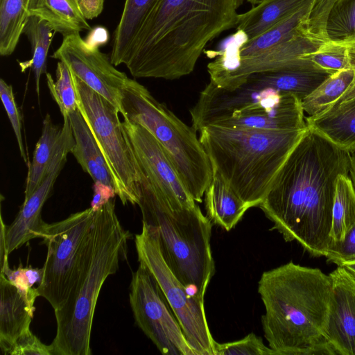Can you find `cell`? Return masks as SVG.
Masks as SVG:
<instances>
[{
	"label": "cell",
	"mask_w": 355,
	"mask_h": 355,
	"mask_svg": "<svg viewBox=\"0 0 355 355\" xmlns=\"http://www.w3.org/2000/svg\"><path fill=\"white\" fill-rule=\"evenodd\" d=\"M306 128L270 131L207 125L199 139L227 184L250 209L259 207Z\"/></svg>",
	"instance_id": "5b68a950"
},
{
	"label": "cell",
	"mask_w": 355,
	"mask_h": 355,
	"mask_svg": "<svg viewBox=\"0 0 355 355\" xmlns=\"http://www.w3.org/2000/svg\"><path fill=\"white\" fill-rule=\"evenodd\" d=\"M354 225L355 191L349 175L344 174L338 178L336 184L329 248L342 241Z\"/></svg>",
	"instance_id": "f546056e"
},
{
	"label": "cell",
	"mask_w": 355,
	"mask_h": 355,
	"mask_svg": "<svg viewBox=\"0 0 355 355\" xmlns=\"http://www.w3.org/2000/svg\"><path fill=\"white\" fill-rule=\"evenodd\" d=\"M325 257L327 261L337 266L355 260V225L347 232L342 241L329 247Z\"/></svg>",
	"instance_id": "ab89813d"
},
{
	"label": "cell",
	"mask_w": 355,
	"mask_h": 355,
	"mask_svg": "<svg viewBox=\"0 0 355 355\" xmlns=\"http://www.w3.org/2000/svg\"><path fill=\"white\" fill-rule=\"evenodd\" d=\"M340 0H315L306 25V33L311 37L327 41L326 25L329 14Z\"/></svg>",
	"instance_id": "8d00e7d4"
},
{
	"label": "cell",
	"mask_w": 355,
	"mask_h": 355,
	"mask_svg": "<svg viewBox=\"0 0 355 355\" xmlns=\"http://www.w3.org/2000/svg\"><path fill=\"white\" fill-rule=\"evenodd\" d=\"M355 83V69L338 71L329 75L302 101L304 113L317 114L343 97Z\"/></svg>",
	"instance_id": "83f0119b"
},
{
	"label": "cell",
	"mask_w": 355,
	"mask_h": 355,
	"mask_svg": "<svg viewBox=\"0 0 355 355\" xmlns=\"http://www.w3.org/2000/svg\"><path fill=\"white\" fill-rule=\"evenodd\" d=\"M323 42L310 37L306 32H301L252 55L239 57L220 50L207 64L209 81L219 87L232 90L253 73L294 68L317 69L305 57L317 51Z\"/></svg>",
	"instance_id": "8fae6325"
},
{
	"label": "cell",
	"mask_w": 355,
	"mask_h": 355,
	"mask_svg": "<svg viewBox=\"0 0 355 355\" xmlns=\"http://www.w3.org/2000/svg\"><path fill=\"white\" fill-rule=\"evenodd\" d=\"M1 273L17 286L30 289L35 288L34 285L35 284L39 286L41 283L43 277V269L42 268H38L31 266L26 268L19 266L16 269H11L8 263H6L1 265Z\"/></svg>",
	"instance_id": "74e56055"
},
{
	"label": "cell",
	"mask_w": 355,
	"mask_h": 355,
	"mask_svg": "<svg viewBox=\"0 0 355 355\" xmlns=\"http://www.w3.org/2000/svg\"><path fill=\"white\" fill-rule=\"evenodd\" d=\"M138 205L142 222L155 229L162 256L173 273L192 295L204 301L215 272L210 219L197 204L171 207L146 175Z\"/></svg>",
	"instance_id": "8992f818"
},
{
	"label": "cell",
	"mask_w": 355,
	"mask_h": 355,
	"mask_svg": "<svg viewBox=\"0 0 355 355\" xmlns=\"http://www.w3.org/2000/svg\"><path fill=\"white\" fill-rule=\"evenodd\" d=\"M95 212L90 207L46 225L42 239L47 254L37 288L54 311L65 304L78 278L92 245Z\"/></svg>",
	"instance_id": "9c48e42d"
},
{
	"label": "cell",
	"mask_w": 355,
	"mask_h": 355,
	"mask_svg": "<svg viewBox=\"0 0 355 355\" xmlns=\"http://www.w3.org/2000/svg\"><path fill=\"white\" fill-rule=\"evenodd\" d=\"M135 241L139 263L156 281L189 345L198 355H214L216 342L209 330L204 301L192 295L173 273L162 256L155 229L142 222Z\"/></svg>",
	"instance_id": "30bf717a"
},
{
	"label": "cell",
	"mask_w": 355,
	"mask_h": 355,
	"mask_svg": "<svg viewBox=\"0 0 355 355\" xmlns=\"http://www.w3.org/2000/svg\"><path fill=\"white\" fill-rule=\"evenodd\" d=\"M122 123L138 164L155 190L173 208L193 207L196 202L157 139L139 123Z\"/></svg>",
	"instance_id": "9a60e30c"
},
{
	"label": "cell",
	"mask_w": 355,
	"mask_h": 355,
	"mask_svg": "<svg viewBox=\"0 0 355 355\" xmlns=\"http://www.w3.org/2000/svg\"><path fill=\"white\" fill-rule=\"evenodd\" d=\"M33 0H0V54L10 55L15 50Z\"/></svg>",
	"instance_id": "f1b7e54d"
},
{
	"label": "cell",
	"mask_w": 355,
	"mask_h": 355,
	"mask_svg": "<svg viewBox=\"0 0 355 355\" xmlns=\"http://www.w3.org/2000/svg\"><path fill=\"white\" fill-rule=\"evenodd\" d=\"M243 0H157L125 65L135 78L179 79L193 72L205 46L236 28Z\"/></svg>",
	"instance_id": "7a4b0ae2"
},
{
	"label": "cell",
	"mask_w": 355,
	"mask_h": 355,
	"mask_svg": "<svg viewBox=\"0 0 355 355\" xmlns=\"http://www.w3.org/2000/svg\"><path fill=\"white\" fill-rule=\"evenodd\" d=\"M51 57L65 63L73 75L122 114L123 89L130 78L116 69L110 58L96 45L83 40L80 33L71 34L63 37L61 44Z\"/></svg>",
	"instance_id": "5bb4252c"
},
{
	"label": "cell",
	"mask_w": 355,
	"mask_h": 355,
	"mask_svg": "<svg viewBox=\"0 0 355 355\" xmlns=\"http://www.w3.org/2000/svg\"><path fill=\"white\" fill-rule=\"evenodd\" d=\"M0 97L15 135L20 155L24 163L29 166L21 134L22 116L15 101L12 85L2 78L0 80Z\"/></svg>",
	"instance_id": "d590c367"
},
{
	"label": "cell",
	"mask_w": 355,
	"mask_h": 355,
	"mask_svg": "<svg viewBox=\"0 0 355 355\" xmlns=\"http://www.w3.org/2000/svg\"><path fill=\"white\" fill-rule=\"evenodd\" d=\"M305 120L309 130L336 147L355 152V83L336 103Z\"/></svg>",
	"instance_id": "d6986e66"
},
{
	"label": "cell",
	"mask_w": 355,
	"mask_h": 355,
	"mask_svg": "<svg viewBox=\"0 0 355 355\" xmlns=\"http://www.w3.org/2000/svg\"><path fill=\"white\" fill-rule=\"evenodd\" d=\"M0 347L9 354L17 338L30 329L35 310L34 304L40 296L37 287L21 288L0 275Z\"/></svg>",
	"instance_id": "ac0fdd59"
},
{
	"label": "cell",
	"mask_w": 355,
	"mask_h": 355,
	"mask_svg": "<svg viewBox=\"0 0 355 355\" xmlns=\"http://www.w3.org/2000/svg\"><path fill=\"white\" fill-rule=\"evenodd\" d=\"M121 107L123 119L140 124L157 139L194 200L202 202L213 168L193 128L131 78L123 89Z\"/></svg>",
	"instance_id": "52a82bcc"
},
{
	"label": "cell",
	"mask_w": 355,
	"mask_h": 355,
	"mask_svg": "<svg viewBox=\"0 0 355 355\" xmlns=\"http://www.w3.org/2000/svg\"><path fill=\"white\" fill-rule=\"evenodd\" d=\"M326 33L328 40L346 47L355 60V0H340L334 6Z\"/></svg>",
	"instance_id": "1f68e13d"
},
{
	"label": "cell",
	"mask_w": 355,
	"mask_h": 355,
	"mask_svg": "<svg viewBox=\"0 0 355 355\" xmlns=\"http://www.w3.org/2000/svg\"><path fill=\"white\" fill-rule=\"evenodd\" d=\"M204 197L207 216L226 231L233 229L249 209L215 169Z\"/></svg>",
	"instance_id": "7402d4cb"
},
{
	"label": "cell",
	"mask_w": 355,
	"mask_h": 355,
	"mask_svg": "<svg viewBox=\"0 0 355 355\" xmlns=\"http://www.w3.org/2000/svg\"><path fill=\"white\" fill-rule=\"evenodd\" d=\"M315 0L277 23L256 38L246 41L244 33L237 31L230 37L224 50L239 57L254 55L270 49L301 32L306 25Z\"/></svg>",
	"instance_id": "ffe728a7"
},
{
	"label": "cell",
	"mask_w": 355,
	"mask_h": 355,
	"mask_svg": "<svg viewBox=\"0 0 355 355\" xmlns=\"http://www.w3.org/2000/svg\"><path fill=\"white\" fill-rule=\"evenodd\" d=\"M29 14L44 20L63 37L92 29L78 0H33Z\"/></svg>",
	"instance_id": "d4e9b609"
},
{
	"label": "cell",
	"mask_w": 355,
	"mask_h": 355,
	"mask_svg": "<svg viewBox=\"0 0 355 355\" xmlns=\"http://www.w3.org/2000/svg\"><path fill=\"white\" fill-rule=\"evenodd\" d=\"M350 153L308 128L275 175L259 207L286 242L313 257L330 243L336 184L349 175Z\"/></svg>",
	"instance_id": "6da1fadb"
},
{
	"label": "cell",
	"mask_w": 355,
	"mask_h": 355,
	"mask_svg": "<svg viewBox=\"0 0 355 355\" xmlns=\"http://www.w3.org/2000/svg\"><path fill=\"white\" fill-rule=\"evenodd\" d=\"M314 66L330 74L355 69V60L344 46L331 40L323 42L317 51L306 55Z\"/></svg>",
	"instance_id": "836d02e7"
},
{
	"label": "cell",
	"mask_w": 355,
	"mask_h": 355,
	"mask_svg": "<svg viewBox=\"0 0 355 355\" xmlns=\"http://www.w3.org/2000/svg\"><path fill=\"white\" fill-rule=\"evenodd\" d=\"M340 266H343L355 277V260L344 262Z\"/></svg>",
	"instance_id": "ee69618b"
},
{
	"label": "cell",
	"mask_w": 355,
	"mask_h": 355,
	"mask_svg": "<svg viewBox=\"0 0 355 355\" xmlns=\"http://www.w3.org/2000/svg\"><path fill=\"white\" fill-rule=\"evenodd\" d=\"M78 109L104 157L116 195L123 205H136L145 177L119 117V111L72 73Z\"/></svg>",
	"instance_id": "ba28073f"
},
{
	"label": "cell",
	"mask_w": 355,
	"mask_h": 355,
	"mask_svg": "<svg viewBox=\"0 0 355 355\" xmlns=\"http://www.w3.org/2000/svg\"><path fill=\"white\" fill-rule=\"evenodd\" d=\"M302 101L272 89L219 120L214 125L232 128L285 131L306 128Z\"/></svg>",
	"instance_id": "2e32d148"
},
{
	"label": "cell",
	"mask_w": 355,
	"mask_h": 355,
	"mask_svg": "<svg viewBox=\"0 0 355 355\" xmlns=\"http://www.w3.org/2000/svg\"><path fill=\"white\" fill-rule=\"evenodd\" d=\"M329 275L331 296L324 336L336 355H355V277L341 266Z\"/></svg>",
	"instance_id": "e0dca14e"
},
{
	"label": "cell",
	"mask_w": 355,
	"mask_h": 355,
	"mask_svg": "<svg viewBox=\"0 0 355 355\" xmlns=\"http://www.w3.org/2000/svg\"><path fill=\"white\" fill-rule=\"evenodd\" d=\"M60 129L53 124L49 114L43 120L41 136L37 141L31 164L28 166L24 199L28 198L44 178L51 160Z\"/></svg>",
	"instance_id": "4dcf8cb0"
},
{
	"label": "cell",
	"mask_w": 355,
	"mask_h": 355,
	"mask_svg": "<svg viewBox=\"0 0 355 355\" xmlns=\"http://www.w3.org/2000/svg\"><path fill=\"white\" fill-rule=\"evenodd\" d=\"M75 144L68 116L63 118L59 137L47 171L40 184L26 199L13 222L6 226L1 218V252L9 254L31 239L42 238L46 223L42 219V207Z\"/></svg>",
	"instance_id": "4fadbf2b"
},
{
	"label": "cell",
	"mask_w": 355,
	"mask_h": 355,
	"mask_svg": "<svg viewBox=\"0 0 355 355\" xmlns=\"http://www.w3.org/2000/svg\"><path fill=\"white\" fill-rule=\"evenodd\" d=\"M247 1L249 3H250L251 4H252L253 6H255V5L259 3L260 2H261L263 0H247Z\"/></svg>",
	"instance_id": "f6af8a7d"
},
{
	"label": "cell",
	"mask_w": 355,
	"mask_h": 355,
	"mask_svg": "<svg viewBox=\"0 0 355 355\" xmlns=\"http://www.w3.org/2000/svg\"><path fill=\"white\" fill-rule=\"evenodd\" d=\"M157 0H125L114 32L110 60L114 66L125 64L135 39Z\"/></svg>",
	"instance_id": "484cf974"
},
{
	"label": "cell",
	"mask_w": 355,
	"mask_h": 355,
	"mask_svg": "<svg viewBox=\"0 0 355 355\" xmlns=\"http://www.w3.org/2000/svg\"><path fill=\"white\" fill-rule=\"evenodd\" d=\"M130 288L135 322L162 354L198 355L156 281L141 263L132 273Z\"/></svg>",
	"instance_id": "7c38bea8"
},
{
	"label": "cell",
	"mask_w": 355,
	"mask_h": 355,
	"mask_svg": "<svg viewBox=\"0 0 355 355\" xmlns=\"http://www.w3.org/2000/svg\"><path fill=\"white\" fill-rule=\"evenodd\" d=\"M92 232V245L76 284L65 304L54 311L53 355L92 354V327L100 291L127 254L130 233L120 223L112 198L96 211Z\"/></svg>",
	"instance_id": "277c9868"
},
{
	"label": "cell",
	"mask_w": 355,
	"mask_h": 355,
	"mask_svg": "<svg viewBox=\"0 0 355 355\" xmlns=\"http://www.w3.org/2000/svg\"><path fill=\"white\" fill-rule=\"evenodd\" d=\"M264 337L276 355H336L325 338L331 280L293 261L265 271L258 282Z\"/></svg>",
	"instance_id": "3957f363"
},
{
	"label": "cell",
	"mask_w": 355,
	"mask_h": 355,
	"mask_svg": "<svg viewBox=\"0 0 355 355\" xmlns=\"http://www.w3.org/2000/svg\"><path fill=\"white\" fill-rule=\"evenodd\" d=\"M55 31L43 19L35 15H30L23 30L30 42L32 58L31 59L19 62L22 72L28 68H31L34 73L35 89L40 97V77L42 73H46V58Z\"/></svg>",
	"instance_id": "4316f807"
},
{
	"label": "cell",
	"mask_w": 355,
	"mask_h": 355,
	"mask_svg": "<svg viewBox=\"0 0 355 355\" xmlns=\"http://www.w3.org/2000/svg\"><path fill=\"white\" fill-rule=\"evenodd\" d=\"M93 189L94 196L91 202V207L95 211L101 208L116 195L113 187L101 182H94Z\"/></svg>",
	"instance_id": "60d3db41"
},
{
	"label": "cell",
	"mask_w": 355,
	"mask_h": 355,
	"mask_svg": "<svg viewBox=\"0 0 355 355\" xmlns=\"http://www.w3.org/2000/svg\"><path fill=\"white\" fill-rule=\"evenodd\" d=\"M10 355H53L51 345H44L30 329L21 334L9 352Z\"/></svg>",
	"instance_id": "f35d334b"
},
{
	"label": "cell",
	"mask_w": 355,
	"mask_h": 355,
	"mask_svg": "<svg viewBox=\"0 0 355 355\" xmlns=\"http://www.w3.org/2000/svg\"><path fill=\"white\" fill-rule=\"evenodd\" d=\"M314 0H263L239 14L236 26L250 41Z\"/></svg>",
	"instance_id": "cb8c5ba5"
},
{
	"label": "cell",
	"mask_w": 355,
	"mask_h": 355,
	"mask_svg": "<svg viewBox=\"0 0 355 355\" xmlns=\"http://www.w3.org/2000/svg\"><path fill=\"white\" fill-rule=\"evenodd\" d=\"M68 117L75 140L71 153L94 182H101L114 187L104 157L78 109L71 112Z\"/></svg>",
	"instance_id": "603a6c76"
},
{
	"label": "cell",
	"mask_w": 355,
	"mask_h": 355,
	"mask_svg": "<svg viewBox=\"0 0 355 355\" xmlns=\"http://www.w3.org/2000/svg\"><path fill=\"white\" fill-rule=\"evenodd\" d=\"M349 177L352 181L355 191V152L350 153Z\"/></svg>",
	"instance_id": "7bdbcfd3"
},
{
	"label": "cell",
	"mask_w": 355,
	"mask_h": 355,
	"mask_svg": "<svg viewBox=\"0 0 355 355\" xmlns=\"http://www.w3.org/2000/svg\"><path fill=\"white\" fill-rule=\"evenodd\" d=\"M78 3L87 20L97 17L104 7V0H78Z\"/></svg>",
	"instance_id": "b9f144b4"
},
{
	"label": "cell",
	"mask_w": 355,
	"mask_h": 355,
	"mask_svg": "<svg viewBox=\"0 0 355 355\" xmlns=\"http://www.w3.org/2000/svg\"><path fill=\"white\" fill-rule=\"evenodd\" d=\"M329 75L315 68L286 69L251 74L239 86L254 89L270 88L293 94L302 101Z\"/></svg>",
	"instance_id": "44dd1931"
},
{
	"label": "cell",
	"mask_w": 355,
	"mask_h": 355,
	"mask_svg": "<svg viewBox=\"0 0 355 355\" xmlns=\"http://www.w3.org/2000/svg\"><path fill=\"white\" fill-rule=\"evenodd\" d=\"M214 355H276L267 347L260 336L250 333L239 340L218 343H216Z\"/></svg>",
	"instance_id": "e575fe53"
},
{
	"label": "cell",
	"mask_w": 355,
	"mask_h": 355,
	"mask_svg": "<svg viewBox=\"0 0 355 355\" xmlns=\"http://www.w3.org/2000/svg\"><path fill=\"white\" fill-rule=\"evenodd\" d=\"M56 80L51 74L46 73L50 94L59 107L62 117L78 109V100L72 74L65 63L59 61L56 68Z\"/></svg>",
	"instance_id": "d6a6232c"
}]
</instances>
